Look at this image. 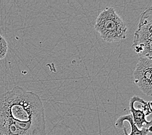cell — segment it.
<instances>
[{"label": "cell", "instance_id": "1", "mask_svg": "<svg viewBox=\"0 0 152 135\" xmlns=\"http://www.w3.org/2000/svg\"><path fill=\"white\" fill-rule=\"evenodd\" d=\"M0 135H46L44 107L38 94L18 86L0 94Z\"/></svg>", "mask_w": 152, "mask_h": 135}, {"label": "cell", "instance_id": "2", "mask_svg": "<svg viewBox=\"0 0 152 135\" xmlns=\"http://www.w3.org/2000/svg\"><path fill=\"white\" fill-rule=\"evenodd\" d=\"M95 29L104 41L118 42L126 38L128 28L113 7H107L97 16Z\"/></svg>", "mask_w": 152, "mask_h": 135}, {"label": "cell", "instance_id": "3", "mask_svg": "<svg viewBox=\"0 0 152 135\" xmlns=\"http://www.w3.org/2000/svg\"><path fill=\"white\" fill-rule=\"evenodd\" d=\"M152 6L148 7L141 14L138 27L134 34L132 46L140 56L152 58L151 50Z\"/></svg>", "mask_w": 152, "mask_h": 135}, {"label": "cell", "instance_id": "4", "mask_svg": "<svg viewBox=\"0 0 152 135\" xmlns=\"http://www.w3.org/2000/svg\"><path fill=\"white\" fill-rule=\"evenodd\" d=\"M152 58L140 56L133 72L134 83L144 94L151 96Z\"/></svg>", "mask_w": 152, "mask_h": 135}, {"label": "cell", "instance_id": "5", "mask_svg": "<svg viewBox=\"0 0 152 135\" xmlns=\"http://www.w3.org/2000/svg\"><path fill=\"white\" fill-rule=\"evenodd\" d=\"M129 111L135 125L139 129L146 125L151 126V121L148 122L146 117L151 114V102L144 101L138 96H133L129 101Z\"/></svg>", "mask_w": 152, "mask_h": 135}, {"label": "cell", "instance_id": "6", "mask_svg": "<svg viewBox=\"0 0 152 135\" xmlns=\"http://www.w3.org/2000/svg\"><path fill=\"white\" fill-rule=\"evenodd\" d=\"M115 126L118 129H122L124 135H148L151 132V126L139 129L133 123L130 114L120 116L116 121Z\"/></svg>", "mask_w": 152, "mask_h": 135}, {"label": "cell", "instance_id": "7", "mask_svg": "<svg viewBox=\"0 0 152 135\" xmlns=\"http://www.w3.org/2000/svg\"><path fill=\"white\" fill-rule=\"evenodd\" d=\"M8 48L7 41L1 35H0V60L3 59L6 57Z\"/></svg>", "mask_w": 152, "mask_h": 135}]
</instances>
